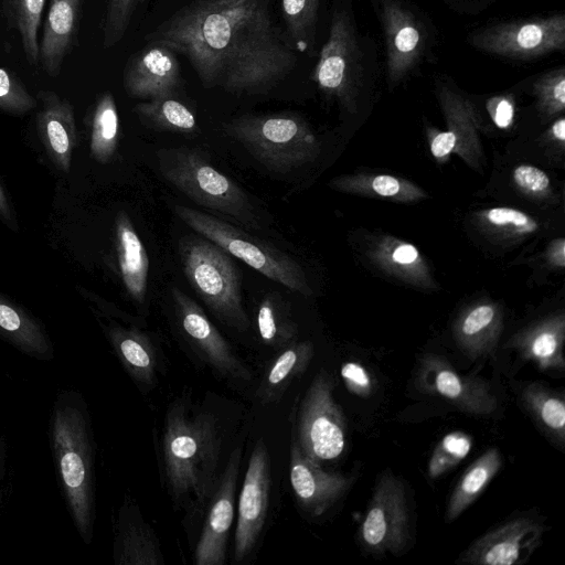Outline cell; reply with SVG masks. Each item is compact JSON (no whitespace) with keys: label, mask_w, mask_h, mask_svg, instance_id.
I'll return each instance as SVG.
<instances>
[{"label":"cell","mask_w":565,"mask_h":565,"mask_svg":"<svg viewBox=\"0 0 565 565\" xmlns=\"http://www.w3.org/2000/svg\"><path fill=\"white\" fill-rule=\"evenodd\" d=\"M373 190L383 196H393L399 191V182L391 175H377L372 180Z\"/></svg>","instance_id":"f6af8a7d"},{"label":"cell","mask_w":565,"mask_h":565,"mask_svg":"<svg viewBox=\"0 0 565 565\" xmlns=\"http://www.w3.org/2000/svg\"><path fill=\"white\" fill-rule=\"evenodd\" d=\"M164 180L198 205L258 230L260 222L246 192L215 169L200 150L178 147L157 151Z\"/></svg>","instance_id":"277c9868"},{"label":"cell","mask_w":565,"mask_h":565,"mask_svg":"<svg viewBox=\"0 0 565 565\" xmlns=\"http://www.w3.org/2000/svg\"><path fill=\"white\" fill-rule=\"evenodd\" d=\"M119 135V117L114 96L105 92L98 96L90 117L92 157L99 163H107L114 156Z\"/></svg>","instance_id":"83f0119b"},{"label":"cell","mask_w":565,"mask_h":565,"mask_svg":"<svg viewBox=\"0 0 565 565\" xmlns=\"http://www.w3.org/2000/svg\"><path fill=\"white\" fill-rule=\"evenodd\" d=\"M172 299L180 330L199 359L226 380L250 381L249 370L202 308L178 288L172 289Z\"/></svg>","instance_id":"8fae6325"},{"label":"cell","mask_w":565,"mask_h":565,"mask_svg":"<svg viewBox=\"0 0 565 565\" xmlns=\"http://www.w3.org/2000/svg\"><path fill=\"white\" fill-rule=\"evenodd\" d=\"M269 9V0H196L148 40L183 54L205 87L264 93L297 61Z\"/></svg>","instance_id":"6da1fadb"},{"label":"cell","mask_w":565,"mask_h":565,"mask_svg":"<svg viewBox=\"0 0 565 565\" xmlns=\"http://www.w3.org/2000/svg\"><path fill=\"white\" fill-rule=\"evenodd\" d=\"M408 510L403 482L385 470L377 479L361 526L366 548L398 553L409 540Z\"/></svg>","instance_id":"30bf717a"},{"label":"cell","mask_w":565,"mask_h":565,"mask_svg":"<svg viewBox=\"0 0 565 565\" xmlns=\"http://www.w3.org/2000/svg\"><path fill=\"white\" fill-rule=\"evenodd\" d=\"M333 387L328 373H318L298 412L296 444L319 465L337 459L345 447L347 423Z\"/></svg>","instance_id":"ba28073f"},{"label":"cell","mask_w":565,"mask_h":565,"mask_svg":"<svg viewBox=\"0 0 565 565\" xmlns=\"http://www.w3.org/2000/svg\"><path fill=\"white\" fill-rule=\"evenodd\" d=\"M552 131L555 138L561 141L565 140V119H558L552 127Z\"/></svg>","instance_id":"681fc988"},{"label":"cell","mask_w":565,"mask_h":565,"mask_svg":"<svg viewBox=\"0 0 565 565\" xmlns=\"http://www.w3.org/2000/svg\"><path fill=\"white\" fill-rule=\"evenodd\" d=\"M487 218L497 226H513L520 232H533L537 228V224L530 216L510 207L491 209Z\"/></svg>","instance_id":"ab89813d"},{"label":"cell","mask_w":565,"mask_h":565,"mask_svg":"<svg viewBox=\"0 0 565 565\" xmlns=\"http://www.w3.org/2000/svg\"><path fill=\"white\" fill-rule=\"evenodd\" d=\"M159 450L164 483L172 501L188 513L201 515L221 475L218 418L194 406L188 398L174 401L163 420Z\"/></svg>","instance_id":"7a4b0ae2"},{"label":"cell","mask_w":565,"mask_h":565,"mask_svg":"<svg viewBox=\"0 0 565 565\" xmlns=\"http://www.w3.org/2000/svg\"><path fill=\"white\" fill-rule=\"evenodd\" d=\"M313 355L310 342H292L284 349L270 365L260 386L264 402L278 399L291 380L303 373Z\"/></svg>","instance_id":"4316f807"},{"label":"cell","mask_w":565,"mask_h":565,"mask_svg":"<svg viewBox=\"0 0 565 565\" xmlns=\"http://www.w3.org/2000/svg\"><path fill=\"white\" fill-rule=\"evenodd\" d=\"M257 329L263 342L274 349H285L294 342L297 330L284 305L266 296L257 310Z\"/></svg>","instance_id":"1f68e13d"},{"label":"cell","mask_w":565,"mask_h":565,"mask_svg":"<svg viewBox=\"0 0 565 565\" xmlns=\"http://www.w3.org/2000/svg\"><path fill=\"white\" fill-rule=\"evenodd\" d=\"M173 211L196 234L241 259L266 278L292 291L308 292L301 267L289 255L220 217L179 204L174 205Z\"/></svg>","instance_id":"52a82bcc"},{"label":"cell","mask_w":565,"mask_h":565,"mask_svg":"<svg viewBox=\"0 0 565 565\" xmlns=\"http://www.w3.org/2000/svg\"><path fill=\"white\" fill-rule=\"evenodd\" d=\"M116 249L120 276L127 294L132 300L142 303L147 295L149 258L130 217L119 212L115 222Z\"/></svg>","instance_id":"d4e9b609"},{"label":"cell","mask_w":565,"mask_h":565,"mask_svg":"<svg viewBox=\"0 0 565 565\" xmlns=\"http://www.w3.org/2000/svg\"><path fill=\"white\" fill-rule=\"evenodd\" d=\"M44 4L45 0H3L2 6L9 28L19 32L26 61L34 66L40 64L38 30Z\"/></svg>","instance_id":"f1b7e54d"},{"label":"cell","mask_w":565,"mask_h":565,"mask_svg":"<svg viewBox=\"0 0 565 565\" xmlns=\"http://www.w3.org/2000/svg\"><path fill=\"white\" fill-rule=\"evenodd\" d=\"M40 110L36 129L52 162L63 172L71 168L76 145V127L72 104L52 90H40L36 95Z\"/></svg>","instance_id":"44dd1931"},{"label":"cell","mask_w":565,"mask_h":565,"mask_svg":"<svg viewBox=\"0 0 565 565\" xmlns=\"http://www.w3.org/2000/svg\"><path fill=\"white\" fill-rule=\"evenodd\" d=\"M135 111L145 125L159 130L192 132L196 129L193 113L171 96H163L140 103Z\"/></svg>","instance_id":"f546056e"},{"label":"cell","mask_w":565,"mask_h":565,"mask_svg":"<svg viewBox=\"0 0 565 565\" xmlns=\"http://www.w3.org/2000/svg\"><path fill=\"white\" fill-rule=\"evenodd\" d=\"M6 457H7V449H6V443L3 439V436L0 431V503L2 498V481L4 477L6 471Z\"/></svg>","instance_id":"c3c4849f"},{"label":"cell","mask_w":565,"mask_h":565,"mask_svg":"<svg viewBox=\"0 0 565 565\" xmlns=\"http://www.w3.org/2000/svg\"><path fill=\"white\" fill-rule=\"evenodd\" d=\"M319 0H281L282 12L294 39L309 44L315 35Z\"/></svg>","instance_id":"e575fe53"},{"label":"cell","mask_w":565,"mask_h":565,"mask_svg":"<svg viewBox=\"0 0 565 565\" xmlns=\"http://www.w3.org/2000/svg\"><path fill=\"white\" fill-rule=\"evenodd\" d=\"M51 454L71 520L89 545L96 519V445L89 409L75 390H61L49 419Z\"/></svg>","instance_id":"3957f363"},{"label":"cell","mask_w":565,"mask_h":565,"mask_svg":"<svg viewBox=\"0 0 565 565\" xmlns=\"http://www.w3.org/2000/svg\"><path fill=\"white\" fill-rule=\"evenodd\" d=\"M0 338L21 353L52 361L54 345L44 327L28 311L0 295Z\"/></svg>","instance_id":"cb8c5ba5"},{"label":"cell","mask_w":565,"mask_h":565,"mask_svg":"<svg viewBox=\"0 0 565 565\" xmlns=\"http://www.w3.org/2000/svg\"><path fill=\"white\" fill-rule=\"evenodd\" d=\"M523 401L539 425L563 445L565 439V403L563 396L540 385L523 391Z\"/></svg>","instance_id":"4dcf8cb0"},{"label":"cell","mask_w":565,"mask_h":565,"mask_svg":"<svg viewBox=\"0 0 565 565\" xmlns=\"http://www.w3.org/2000/svg\"><path fill=\"white\" fill-rule=\"evenodd\" d=\"M119 362L139 387L152 388L159 371V358L152 342L136 328L110 323L105 328Z\"/></svg>","instance_id":"603a6c76"},{"label":"cell","mask_w":565,"mask_h":565,"mask_svg":"<svg viewBox=\"0 0 565 565\" xmlns=\"http://www.w3.org/2000/svg\"><path fill=\"white\" fill-rule=\"evenodd\" d=\"M475 47L490 54L531 60L565 49V17L553 14L495 24L470 36Z\"/></svg>","instance_id":"9c48e42d"},{"label":"cell","mask_w":565,"mask_h":565,"mask_svg":"<svg viewBox=\"0 0 565 565\" xmlns=\"http://www.w3.org/2000/svg\"><path fill=\"white\" fill-rule=\"evenodd\" d=\"M513 178L516 184L531 192H543L550 185L548 177L540 169L522 164L514 169Z\"/></svg>","instance_id":"b9f144b4"},{"label":"cell","mask_w":565,"mask_h":565,"mask_svg":"<svg viewBox=\"0 0 565 565\" xmlns=\"http://www.w3.org/2000/svg\"><path fill=\"white\" fill-rule=\"evenodd\" d=\"M228 136L237 140L267 170L287 173L309 160L315 137L297 116L245 115L225 126Z\"/></svg>","instance_id":"8992f818"},{"label":"cell","mask_w":565,"mask_h":565,"mask_svg":"<svg viewBox=\"0 0 565 565\" xmlns=\"http://www.w3.org/2000/svg\"><path fill=\"white\" fill-rule=\"evenodd\" d=\"M543 105L550 110L563 109L565 105V68L559 66L544 73L534 84Z\"/></svg>","instance_id":"f35d334b"},{"label":"cell","mask_w":565,"mask_h":565,"mask_svg":"<svg viewBox=\"0 0 565 565\" xmlns=\"http://www.w3.org/2000/svg\"><path fill=\"white\" fill-rule=\"evenodd\" d=\"M392 257L395 263L407 265L418 258V250L411 244H402L393 252Z\"/></svg>","instance_id":"bcb514c9"},{"label":"cell","mask_w":565,"mask_h":565,"mask_svg":"<svg viewBox=\"0 0 565 565\" xmlns=\"http://www.w3.org/2000/svg\"><path fill=\"white\" fill-rule=\"evenodd\" d=\"M113 558L116 565L164 564L154 531L129 495L125 497L114 525Z\"/></svg>","instance_id":"ffe728a7"},{"label":"cell","mask_w":565,"mask_h":565,"mask_svg":"<svg viewBox=\"0 0 565 565\" xmlns=\"http://www.w3.org/2000/svg\"><path fill=\"white\" fill-rule=\"evenodd\" d=\"M470 445L469 437L462 433L445 436L430 459V478H437L458 463L469 452Z\"/></svg>","instance_id":"8d00e7d4"},{"label":"cell","mask_w":565,"mask_h":565,"mask_svg":"<svg viewBox=\"0 0 565 565\" xmlns=\"http://www.w3.org/2000/svg\"><path fill=\"white\" fill-rule=\"evenodd\" d=\"M493 120L499 128H507L511 125L514 116V107L509 98H493L490 102Z\"/></svg>","instance_id":"7bdbcfd3"},{"label":"cell","mask_w":565,"mask_h":565,"mask_svg":"<svg viewBox=\"0 0 565 565\" xmlns=\"http://www.w3.org/2000/svg\"><path fill=\"white\" fill-rule=\"evenodd\" d=\"M525 359L535 362L541 370H564L562 339L556 330L543 329L527 338L522 345Z\"/></svg>","instance_id":"836d02e7"},{"label":"cell","mask_w":565,"mask_h":565,"mask_svg":"<svg viewBox=\"0 0 565 565\" xmlns=\"http://www.w3.org/2000/svg\"><path fill=\"white\" fill-rule=\"evenodd\" d=\"M137 0H108L103 24L104 47L117 44L128 28Z\"/></svg>","instance_id":"74e56055"},{"label":"cell","mask_w":565,"mask_h":565,"mask_svg":"<svg viewBox=\"0 0 565 565\" xmlns=\"http://www.w3.org/2000/svg\"><path fill=\"white\" fill-rule=\"evenodd\" d=\"M352 483V477L323 470L296 443L292 444L290 484L299 505L307 513L322 515L347 493Z\"/></svg>","instance_id":"e0dca14e"},{"label":"cell","mask_w":565,"mask_h":565,"mask_svg":"<svg viewBox=\"0 0 565 565\" xmlns=\"http://www.w3.org/2000/svg\"><path fill=\"white\" fill-rule=\"evenodd\" d=\"M502 466V458L497 448L486 450L465 471L446 509V521H455L486 489Z\"/></svg>","instance_id":"484cf974"},{"label":"cell","mask_w":565,"mask_h":565,"mask_svg":"<svg viewBox=\"0 0 565 565\" xmlns=\"http://www.w3.org/2000/svg\"><path fill=\"white\" fill-rule=\"evenodd\" d=\"M361 75V54L352 21L345 11L337 9L313 78L324 92L345 96Z\"/></svg>","instance_id":"5bb4252c"},{"label":"cell","mask_w":565,"mask_h":565,"mask_svg":"<svg viewBox=\"0 0 565 565\" xmlns=\"http://www.w3.org/2000/svg\"><path fill=\"white\" fill-rule=\"evenodd\" d=\"M457 136L454 131H444L438 134L430 146L431 152L436 158L447 156L455 147Z\"/></svg>","instance_id":"ee69618b"},{"label":"cell","mask_w":565,"mask_h":565,"mask_svg":"<svg viewBox=\"0 0 565 565\" xmlns=\"http://www.w3.org/2000/svg\"><path fill=\"white\" fill-rule=\"evenodd\" d=\"M495 312L493 307L482 305L470 311L460 327L461 341L471 359L490 353L493 349V340L489 334L490 327L494 323Z\"/></svg>","instance_id":"d6a6232c"},{"label":"cell","mask_w":565,"mask_h":565,"mask_svg":"<svg viewBox=\"0 0 565 565\" xmlns=\"http://www.w3.org/2000/svg\"><path fill=\"white\" fill-rule=\"evenodd\" d=\"M0 217L10 226L14 223L13 213L8 196L0 182Z\"/></svg>","instance_id":"7dc6e473"},{"label":"cell","mask_w":565,"mask_h":565,"mask_svg":"<svg viewBox=\"0 0 565 565\" xmlns=\"http://www.w3.org/2000/svg\"><path fill=\"white\" fill-rule=\"evenodd\" d=\"M84 0H51L40 43V63L43 71L56 77L64 58L77 43Z\"/></svg>","instance_id":"7402d4cb"},{"label":"cell","mask_w":565,"mask_h":565,"mask_svg":"<svg viewBox=\"0 0 565 565\" xmlns=\"http://www.w3.org/2000/svg\"><path fill=\"white\" fill-rule=\"evenodd\" d=\"M36 105V98L26 90L20 78L11 71L0 67V109L22 115Z\"/></svg>","instance_id":"d590c367"},{"label":"cell","mask_w":565,"mask_h":565,"mask_svg":"<svg viewBox=\"0 0 565 565\" xmlns=\"http://www.w3.org/2000/svg\"><path fill=\"white\" fill-rule=\"evenodd\" d=\"M341 375L349 390L360 396L371 393V377L363 366L355 362H348L341 369Z\"/></svg>","instance_id":"60d3db41"},{"label":"cell","mask_w":565,"mask_h":565,"mask_svg":"<svg viewBox=\"0 0 565 565\" xmlns=\"http://www.w3.org/2000/svg\"><path fill=\"white\" fill-rule=\"evenodd\" d=\"M543 525L529 518L505 522L476 540L459 557L475 565H513L523 563L539 545Z\"/></svg>","instance_id":"9a60e30c"},{"label":"cell","mask_w":565,"mask_h":565,"mask_svg":"<svg viewBox=\"0 0 565 565\" xmlns=\"http://www.w3.org/2000/svg\"><path fill=\"white\" fill-rule=\"evenodd\" d=\"M180 82V70L173 51L150 43L126 65L124 87L134 98L153 99L172 96Z\"/></svg>","instance_id":"d6986e66"},{"label":"cell","mask_w":565,"mask_h":565,"mask_svg":"<svg viewBox=\"0 0 565 565\" xmlns=\"http://www.w3.org/2000/svg\"><path fill=\"white\" fill-rule=\"evenodd\" d=\"M179 254L183 273L198 296L223 323L245 331L249 319L238 270L230 254L202 236L181 238Z\"/></svg>","instance_id":"5b68a950"},{"label":"cell","mask_w":565,"mask_h":565,"mask_svg":"<svg viewBox=\"0 0 565 565\" xmlns=\"http://www.w3.org/2000/svg\"><path fill=\"white\" fill-rule=\"evenodd\" d=\"M241 460L242 449L237 447L231 452L206 505L205 520L194 552L196 565H224L226 562Z\"/></svg>","instance_id":"4fadbf2b"},{"label":"cell","mask_w":565,"mask_h":565,"mask_svg":"<svg viewBox=\"0 0 565 565\" xmlns=\"http://www.w3.org/2000/svg\"><path fill=\"white\" fill-rule=\"evenodd\" d=\"M271 484L270 457L263 439L252 451L238 499L234 534V558L245 559L263 531Z\"/></svg>","instance_id":"7c38bea8"},{"label":"cell","mask_w":565,"mask_h":565,"mask_svg":"<svg viewBox=\"0 0 565 565\" xmlns=\"http://www.w3.org/2000/svg\"><path fill=\"white\" fill-rule=\"evenodd\" d=\"M380 17L386 47V73L388 79L396 83L418 62L426 35L413 12L398 0H382Z\"/></svg>","instance_id":"2e32d148"},{"label":"cell","mask_w":565,"mask_h":565,"mask_svg":"<svg viewBox=\"0 0 565 565\" xmlns=\"http://www.w3.org/2000/svg\"><path fill=\"white\" fill-rule=\"evenodd\" d=\"M420 380L426 390L437 393L465 413L486 416L498 407L497 397L486 381L460 375L439 358L424 361Z\"/></svg>","instance_id":"ac0fdd59"}]
</instances>
